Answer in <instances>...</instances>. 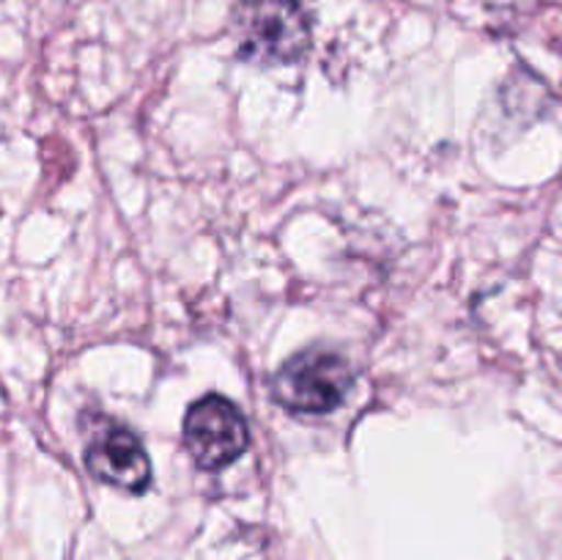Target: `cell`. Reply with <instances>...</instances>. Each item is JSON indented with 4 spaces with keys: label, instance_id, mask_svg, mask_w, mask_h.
Wrapping results in <instances>:
<instances>
[{
    "label": "cell",
    "instance_id": "cell-1",
    "mask_svg": "<svg viewBox=\"0 0 562 560\" xmlns=\"http://www.w3.org/2000/svg\"><path fill=\"white\" fill-rule=\"evenodd\" d=\"M231 31L239 58L258 66H291L313 44L311 14L302 0H236Z\"/></svg>",
    "mask_w": 562,
    "mask_h": 560
},
{
    "label": "cell",
    "instance_id": "cell-2",
    "mask_svg": "<svg viewBox=\"0 0 562 560\" xmlns=\"http://www.w3.org/2000/svg\"><path fill=\"white\" fill-rule=\"evenodd\" d=\"M355 368L340 351L311 346L291 355L272 379V395L296 415H327L346 401Z\"/></svg>",
    "mask_w": 562,
    "mask_h": 560
},
{
    "label": "cell",
    "instance_id": "cell-3",
    "mask_svg": "<svg viewBox=\"0 0 562 560\" xmlns=\"http://www.w3.org/2000/svg\"><path fill=\"white\" fill-rule=\"evenodd\" d=\"M80 426L86 428L82 461L97 481L130 494H143L151 486V459L132 428L97 412H86Z\"/></svg>",
    "mask_w": 562,
    "mask_h": 560
},
{
    "label": "cell",
    "instance_id": "cell-4",
    "mask_svg": "<svg viewBox=\"0 0 562 560\" xmlns=\"http://www.w3.org/2000/svg\"><path fill=\"white\" fill-rule=\"evenodd\" d=\"M184 445L201 470H223L247 450L250 428L234 401L209 393L187 410Z\"/></svg>",
    "mask_w": 562,
    "mask_h": 560
}]
</instances>
